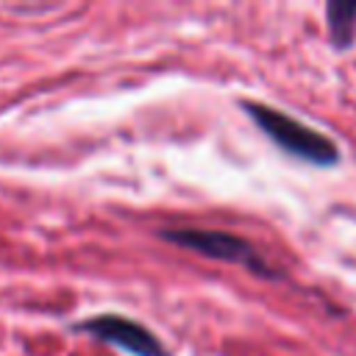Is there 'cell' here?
<instances>
[{
  "instance_id": "6da1fadb",
  "label": "cell",
  "mask_w": 356,
  "mask_h": 356,
  "mask_svg": "<svg viewBox=\"0 0 356 356\" xmlns=\"http://www.w3.org/2000/svg\"><path fill=\"white\" fill-rule=\"evenodd\" d=\"M245 114L264 131V136L270 142H275L281 150H286L289 156L314 164V167H334L339 164V147L334 139H328L325 134H320L317 128L289 117L281 108L256 103V100H245L242 103Z\"/></svg>"
},
{
  "instance_id": "7a4b0ae2",
  "label": "cell",
  "mask_w": 356,
  "mask_h": 356,
  "mask_svg": "<svg viewBox=\"0 0 356 356\" xmlns=\"http://www.w3.org/2000/svg\"><path fill=\"white\" fill-rule=\"evenodd\" d=\"M161 239L195 250L200 256L217 259V261H231V264H242L245 270L261 275V278H278L281 273L256 250V245H250L248 239L231 234V231H217V228H167L159 234Z\"/></svg>"
},
{
  "instance_id": "3957f363",
  "label": "cell",
  "mask_w": 356,
  "mask_h": 356,
  "mask_svg": "<svg viewBox=\"0 0 356 356\" xmlns=\"http://www.w3.org/2000/svg\"><path fill=\"white\" fill-rule=\"evenodd\" d=\"M75 331H83L100 342H108L114 348H122L131 356H170L164 342L145 328L142 323L122 317V314H95L89 320H81L72 325Z\"/></svg>"
},
{
  "instance_id": "277c9868",
  "label": "cell",
  "mask_w": 356,
  "mask_h": 356,
  "mask_svg": "<svg viewBox=\"0 0 356 356\" xmlns=\"http://www.w3.org/2000/svg\"><path fill=\"white\" fill-rule=\"evenodd\" d=\"M325 22L334 47L348 50L356 39V3H345V0L325 3Z\"/></svg>"
}]
</instances>
